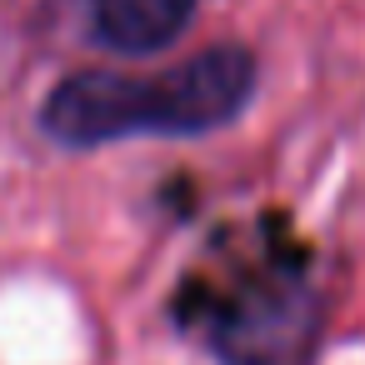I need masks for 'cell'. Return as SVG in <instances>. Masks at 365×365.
<instances>
[{
    "label": "cell",
    "mask_w": 365,
    "mask_h": 365,
    "mask_svg": "<svg viewBox=\"0 0 365 365\" xmlns=\"http://www.w3.org/2000/svg\"><path fill=\"white\" fill-rule=\"evenodd\" d=\"M250 96H255V56L245 46H210L170 71L66 76L41 106V130L66 150H96L140 135L185 140L240 120Z\"/></svg>",
    "instance_id": "2"
},
{
    "label": "cell",
    "mask_w": 365,
    "mask_h": 365,
    "mask_svg": "<svg viewBox=\"0 0 365 365\" xmlns=\"http://www.w3.org/2000/svg\"><path fill=\"white\" fill-rule=\"evenodd\" d=\"M170 320L220 365H295L325 325L315 250L280 210L225 225L180 275Z\"/></svg>",
    "instance_id": "1"
},
{
    "label": "cell",
    "mask_w": 365,
    "mask_h": 365,
    "mask_svg": "<svg viewBox=\"0 0 365 365\" xmlns=\"http://www.w3.org/2000/svg\"><path fill=\"white\" fill-rule=\"evenodd\" d=\"M200 0H91V36L120 56H155L195 21Z\"/></svg>",
    "instance_id": "3"
}]
</instances>
